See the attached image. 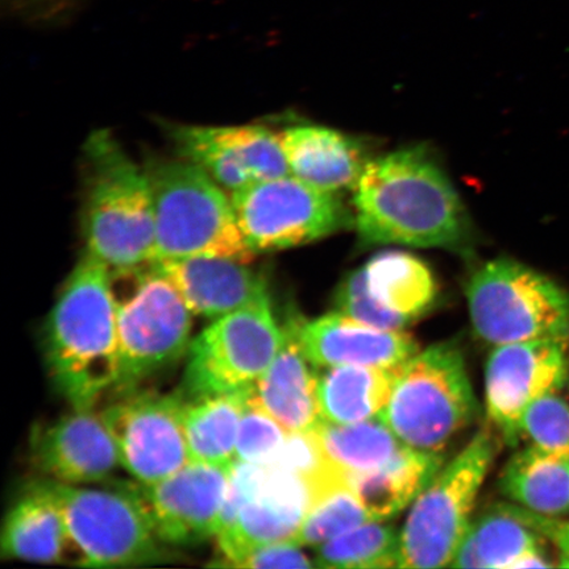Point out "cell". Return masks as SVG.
<instances>
[{
    "mask_svg": "<svg viewBox=\"0 0 569 569\" xmlns=\"http://www.w3.org/2000/svg\"><path fill=\"white\" fill-rule=\"evenodd\" d=\"M361 243L445 248L471 244V223L450 178L422 149L368 162L353 189Z\"/></svg>",
    "mask_w": 569,
    "mask_h": 569,
    "instance_id": "cell-1",
    "label": "cell"
},
{
    "mask_svg": "<svg viewBox=\"0 0 569 569\" xmlns=\"http://www.w3.org/2000/svg\"><path fill=\"white\" fill-rule=\"evenodd\" d=\"M44 353L54 387L73 409H94L119 375L111 270L82 252L48 316Z\"/></svg>",
    "mask_w": 569,
    "mask_h": 569,
    "instance_id": "cell-2",
    "label": "cell"
},
{
    "mask_svg": "<svg viewBox=\"0 0 569 569\" xmlns=\"http://www.w3.org/2000/svg\"><path fill=\"white\" fill-rule=\"evenodd\" d=\"M83 251L110 270L153 262L154 206L151 181L109 130H98L82 151Z\"/></svg>",
    "mask_w": 569,
    "mask_h": 569,
    "instance_id": "cell-3",
    "label": "cell"
},
{
    "mask_svg": "<svg viewBox=\"0 0 569 569\" xmlns=\"http://www.w3.org/2000/svg\"><path fill=\"white\" fill-rule=\"evenodd\" d=\"M154 206L153 262L211 256L251 262L232 198L187 159H149L144 167Z\"/></svg>",
    "mask_w": 569,
    "mask_h": 569,
    "instance_id": "cell-4",
    "label": "cell"
},
{
    "mask_svg": "<svg viewBox=\"0 0 569 569\" xmlns=\"http://www.w3.org/2000/svg\"><path fill=\"white\" fill-rule=\"evenodd\" d=\"M111 287L119 350L113 391L123 396L187 356L194 315L153 262L111 270Z\"/></svg>",
    "mask_w": 569,
    "mask_h": 569,
    "instance_id": "cell-5",
    "label": "cell"
},
{
    "mask_svg": "<svg viewBox=\"0 0 569 569\" xmlns=\"http://www.w3.org/2000/svg\"><path fill=\"white\" fill-rule=\"evenodd\" d=\"M480 415L458 340L419 351L402 369L380 416L405 446L440 453Z\"/></svg>",
    "mask_w": 569,
    "mask_h": 569,
    "instance_id": "cell-6",
    "label": "cell"
},
{
    "mask_svg": "<svg viewBox=\"0 0 569 569\" xmlns=\"http://www.w3.org/2000/svg\"><path fill=\"white\" fill-rule=\"evenodd\" d=\"M498 433L487 425L412 502L400 532V568L450 567L493 465Z\"/></svg>",
    "mask_w": 569,
    "mask_h": 569,
    "instance_id": "cell-7",
    "label": "cell"
},
{
    "mask_svg": "<svg viewBox=\"0 0 569 569\" xmlns=\"http://www.w3.org/2000/svg\"><path fill=\"white\" fill-rule=\"evenodd\" d=\"M476 336L490 346L553 339L569 343V293L510 259L476 270L466 288Z\"/></svg>",
    "mask_w": 569,
    "mask_h": 569,
    "instance_id": "cell-8",
    "label": "cell"
},
{
    "mask_svg": "<svg viewBox=\"0 0 569 569\" xmlns=\"http://www.w3.org/2000/svg\"><path fill=\"white\" fill-rule=\"evenodd\" d=\"M40 481L66 519L77 566H141L163 558V543L137 487L101 489Z\"/></svg>",
    "mask_w": 569,
    "mask_h": 569,
    "instance_id": "cell-9",
    "label": "cell"
},
{
    "mask_svg": "<svg viewBox=\"0 0 569 569\" xmlns=\"http://www.w3.org/2000/svg\"><path fill=\"white\" fill-rule=\"evenodd\" d=\"M317 502L315 489L301 476L273 465L234 461L222 519L231 523L218 533L222 563L231 567L254 547L293 540Z\"/></svg>",
    "mask_w": 569,
    "mask_h": 569,
    "instance_id": "cell-10",
    "label": "cell"
},
{
    "mask_svg": "<svg viewBox=\"0 0 569 569\" xmlns=\"http://www.w3.org/2000/svg\"><path fill=\"white\" fill-rule=\"evenodd\" d=\"M282 340L269 296L213 320L191 340L181 395L189 401L252 390Z\"/></svg>",
    "mask_w": 569,
    "mask_h": 569,
    "instance_id": "cell-11",
    "label": "cell"
},
{
    "mask_svg": "<svg viewBox=\"0 0 569 569\" xmlns=\"http://www.w3.org/2000/svg\"><path fill=\"white\" fill-rule=\"evenodd\" d=\"M231 198L240 230L254 254L309 244L353 220L338 194L293 174L249 184Z\"/></svg>",
    "mask_w": 569,
    "mask_h": 569,
    "instance_id": "cell-12",
    "label": "cell"
},
{
    "mask_svg": "<svg viewBox=\"0 0 569 569\" xmlns=\"http://www.w3.org/2000/svg\"><path fill=\"white\" fill-rule=\"evenodd\" d=\"M184 407L181 391L160 395L134 390L101 412L120 465L141 486H153L189 465Z\"/></svg>",
    "mask_w": 569,
    "mask_h": 569,
    "instance_id": "cell-13",
    "label": "cell"
},
{
    "mask_svg": "<svg viewBox=\"0 0 569 569\" xmlns=\"http://www.w3.org/2000/svg\"><path fill=\"white\" fill-rule=\"evenodd\" d=\"M569 381L567 341L542 339L497 346L486 367L489 425L510 447L522 440L523 412L538 398L559 393Z\"/></svg>",
    "mask_w": 569,
    "mask_h": 569,
    "instance_id": "cell-14",
    "label": "cell"
},
{
    "mask_svg": "<svg viewBox=\"0 0 569 569\" xmlns=\"http://www.w3.org/2000/svg\"><path fill=\"white\" fill-rule=\"evenodd\" d=\"M180 158L194 162L220 187L238 191L290 174L280 134L264 126H168Z\"/></svg>",
    "mask_w": 569,
    "mask_h": 569,
    "instance_id": "cell-15",
    "label": "cell"
},
{
    "mask_svg": "<svg viewBox=\"0 0 569 569\" xmlns=\"http://www.w3.org/2000/svg\"><path fill=\"white\" fill-rule=\"evenodd\" d=\"M231 467L190 461L153 486L139 483L138 493L163 545L193 546L217 538Z\"/></svg>",
    "mask_w": 569,
    "mask_h": 569,
    "instance_id": "cell-16",
    "label": "cell"
},
{
    "mask_svg": "<svg viewBox=\"0 0 569 569\" xmlns=\"http://www.w3.org/2000/svg\"><path fill=\"white\" fill-rule=\"evenodd\" d=\"M31 453L46 479L70 486L103 482L122 466L109 427L94 409H73L34 432Z\"/></svg>",
    "mask_w": 569,
    "mask_h": 569,
    "instance_id": "cell-17",
    "label": "cell"
},
{
    "mask_svg": "<svg viewBox=\"0 0 569 569\" xmlns=\"http://www.w3.org/2000/svg\"><path fill=\"white\" fill-rule=\"evenodd\" d=\"M300 340L316 368L405 365L419 352L417 340L405 330H382L332 311L310 322L300 320Z\"/></svg>",
    "mask_w": 569,
    "mask_h": 569,
    "instance_id": "cell-18",
    "label": "cell"
},
{
    "mask_svg": "<svg viewBox=\"0 0 569 569\" xmlns=\"http://www.w3.org/2000/svg\"><path fill=\"white\" fill-rule=\"evenodd\" d=\"M153 264L194 316L216 320L269 296L266 276L249 262L196 256Z\"/></svg>",
    "mask_w": 569,
    "mask_h": 569,
    "instance_id": "cell-19",
    "label": "cell"
},
{
    "mask_svg": "<svg viewBox=\"0 0 569 569\" xmlns=\"http://www.w3.org/2000/svg\"><path fill=\"white\" fill-rule=\"evenodd\" d=\"M300 320L291 318L282 327L280 350L252 389L254 401L289 432L315 430L322 422L317 368L303 351Z\"/></svg>",
    "mask_w": 569,
    "mask_h": 569,
    "instance_id": "cell-20",
    "label": "cell"
},
{
    "mask_svg": "<svg viewBox=\"0 0 569 569\" xmlns=\"http://www.w3.org/2000/svg\"><path fill=\"white\" fill-rule=\"evenodd\" d=\"M279 134L290 174L327 193L353 190L371 161L358 139L331 128L296 126Z\"/></svg>",
    "mask_w": 569,
    "mask_h": 569,
    "instance_id": "cell-21",
    "label": "cell"
},
{
    "mask_svg": "<svg viewBox=\"0 0 569 569\" xmlns=\"http://www.w3.org/2000/svg\"><path fill=\"white\" fill-rule=\"evenodd\" d=\"M0 552L4 559L77 566L66 519L41 481L32 482L7 513Z\"/></svg>",
    "mask_w": 569,
    "mask_h": 569,
    "instance_id": "cell-22",
    "label": "cell"
},
{
    "mask_svg": "<svg viewBox=\"0 0 569 569\" xmlns=\"http://www.w3.org/2000/svg\"><path fill=\"white\" fill-rule=\"evenodd\" d=\"M539 552H546L543 537L526 521L522 507L498 502L472 519L450 567L521 568Z\"/></svg>",
    "mask_w": 569,
    "mask_h": 569,
    "instance_id": "cell-23",
    "label": "cell"
},
{
    "mask_svg": "<svg viewBox=\"0 0 569 569\" xmlns=\"http://www.w3.org/2000/svg\"><path fill=\"white\" fill-rule=\"evenodd\" d=\"M405 365L317 368L318 401L322 421L351 425L380 417L387 408Z\"/></svg>",
    "mask_w": 569,
    "mask_h": 569,
    "instance_id": "cell-24",
    "label": "cell"
},
{
    "mask_svg": "<svg viewBox=\"0 0 569 569\" xmlns=\"http://www.w3.org/2000/svg\"><path fill=\"white\" fill-rule=\"evenodd\" d=\"M440 453L405 447L380 468L348 478V483L373 521L386 522L417 500L443 468Z\"/></svg>",
    "mask_w": 569,
    "mask_h": 569,
    "instance_id": "cell-25",
    "label": "cell"
},
{
    "mask_svg": "<svg viewBox=\"0 0 569 569\" xmlns=\"http://www.w3.org/2000/svg\"><path fill=\"white\" fill-rule=\"evenodd\" d=\"M498 489L510 501L536 513L558 517L569 511V460L529 446L503 467Z\"/></svg>",
    "mask_w": 569,
    "mask_h": 569,
    "instance_id": "cell-26",
    "label": "cell"
},
{
    "mask_svg": "<svg viewBox=\"0 0 569 569\" xmlns=\"http://www.w3.org/2000/svg\"><path fill=\"white\" fill-rule=\"evenodd\" d=\"M252 390L187 400L184 436L190 461L231 467L237 460L241 417Z\"/></svg>",
    "mask_w": 569,
    "mask_h": 569,
    "instance_id": "cell-27",
    "label": "cell"
},
{
    "mask_svg": "<svg viewBox=\"0 0 569 569\" xmlns=\"http://www.w3.org/2000/svg\"><path fill=\"white\" fill-rule=\"evenodd\" d=\"M362 268L367 288L375 300L410 323L427 315L437 301L436 277L415 254L382 252Z\"/></svg>",
    "mask_w": 569,
    "mask_h": 569,
    "instance_id": "cell-28",
    "label": "cell"
},
{
    "mask_svg": "<svg viewBox=\"0 0 569 569\" xmlns=\"http://www.w3.org/2000/svg\"><path fill=\"white\" fill-rule=\"evenodd\" d=\"M315 431L327 458L347 479L387 465L407 447L381 417L351 425L322 421Z\"/></svg>",
    "mask_w": 569,
    "mask_h": 569,
    "instance_id": "cell-29",
    "label": "cell"
},
{
    "mask_svg": "<svg viewBox=\"0 0 569 569\" xmlns=\"http://www.w3.org/2000/svg\"><path fill=\"white\" fill-rule=\"evenodd\" d=\"M318 568H400V532L393 526L368 522L315 549Z\"/></svg>",
    "mask_w": 569,
    "mask_h": 569,
    "instance_id": "cell-30",
    "label": "cell"
},
{
    "mask_svg": "<svg viewBox=\"0 0 569 569\" xmlns=\"http://www.w3.org/2000/svg\"><path fill=\"white\" fill-rule=\"evenodd\" d=\"M372 521L359 497L347 486L320 498L305 517L295 542L316 549L341 533Z\"/></svg>",
    "mask_w": 569,
    "mask_h": 569,
    "instance_id": "cell-31",
    "label": "cell"
},
{
    "mask_svg": "<svg viewBox=\"0 0 569 569\" xmlns=\"http://www.w3.org/2000/svg\"><path fill=\"white\" fill-rule=\"evenodd\" d=\"M521 433L531 446L569 460V405L559 393L538 398L523 412Z\"/></svg>",
    "mask_w": 569,
    "mask_h": 569,
    "instance_id": "cell-32",
    "label": "cell"
},
{
    "mask_svg": "<svg viewBox=\"0 0 569 569\" xmlns=\"http://www.w3.org/2000/svg\"><path fill=\"white\" fill-rule=\"evenodd\" d=\"M289 433L254 401L251 393L241 417L234 461L269 465L281 451Z\"/></svg>",
    "mask_w": 569,
    "mask_h": 569,
    "instance_id": "cell-33",
    "label": "cell"
},
{
    "mask_svg": "<svg viewBox=\"0 0 569 569\" xmlns=\"http://www.w3.org/2000/svg\"><path fill=\"white\" fill-rule=\"evenodd\" d=\"M336 311L359 322L382 330H405L408 319L395 315L375 300L367 288L365 268L353 270L340 282L336 295Z\"/></svg>",
    "mask_w": 569,
    "mask_h": 569,
    "instance_id": "cell-34",
    "label": "cell"
},
{
    "mask_svg": "<svg viewBox=\"0 0 569 569\" xmlns=\"http://www.w3.org/2000/svg\"><path fill=\"white\" fill-rule=\"evenodd\" d=\"M233 568H316L315 561L302 551V546L293 540H283L254 547L231 566Z\"/></svg>",
    "mask_w": 569,
    "mask_h": 569,
    "instance_id": "cell-35",
    "label": "cell"
},
{
    "mask_svg": "<svg viewBox=\"0 0 569 569\" xmlns=\"http://www.w3.org/2000/svg\"><path fill=\"white\" fill-rule=\"evenodd\" d=\"M16 16L33 23H52L69 16L82 0H4Z\"/></svg>",
    "mask_w": 569,
    "mask_h": 569,
    "instance_id": "cell-36",
    "label": "cell"
},
{
    "mask_svg": "<svg viewBox=\"0 0 569 569\" xmlns=\"http://www.w3.org/2000/svg\"><path fill=\"white\" fill-rule=\"evenodd\" d=\"M526 521L557 549L559 567L569 568V522L522 508Z\"/></svg>",
    "mask_w": 569,
    "mask_h": 569,
    "instance_id": "cell-37",
    "label": "cell"
}]
</instances>
